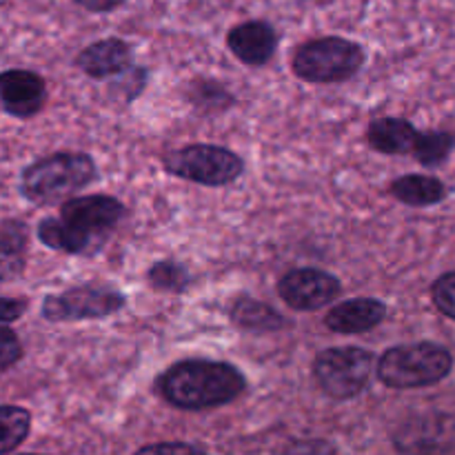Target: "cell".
<instances>
[{"instance_id":"1","label":"cell","mask_w":455,"mask_h":455,"mask_svg":"<svg viewBox=\"0 0 455 455\" xmlns=\"http://www.w3.org/2000/svg\"><path fill=\"white\" fill-rule=\"evenodd\" d=\"M156 389L178 409H213L229 404L247 389L243 373L216 360H182L156 380Z\"/></svg>"},{"instance_id":"2","label":"cell","mask_w":455,"mask_h":455,"mask_svg":"<svg viewBox=\"0 0 455 455\" xmlns=\"http://www.w3.org/2000/svg\"><path fill=\"white\" fill-rule=\"evenodd\" d=\"M96 178V164L87 154H53L36 160L20 180L22 196L36 204H53L71 198Z\"/></svg>"},{"instance_id":"3","label":"cell","mask_w":455,"mask_h":455,"mask_svg":"<svg viewBox=\"0 0 455 455\" xmlns=\"http://www.w3.org/2000/svg\"><path fill=\"white\" fill-rule=\"evenodd\" d=\"M449 349L435 342L391 347L378 360V378L391 389H422L444 380L451 373Z\"/></svg>"},{"instance_id":"4","label":"cell","mask_w":455,"mask_h":455,"mask_svg":"<svg viewBox=\"0 0 455 455\" xmlns=\"http://www.w3.org/2000/svg\"><path fill=\"white\" fill-rule=\"evenodd\" d=\"M364 62L360 44L338 36L315 38L302 44L293 56V74L305 83L329 84L354 78Z\"/></svg>"},{"instance_id":"5","label":"cell","mask_w":455,"mask_h":455,"mask_svg":"<svg viewBox=\"0 0 455 455\" xmlns=\"http://www.w3.org/2000/svg\"><path fill=\"white\" fill-rule=\"evenodd\" d=\"M164 172L204 187H222L243 176L244 163L225 147L189 145L164 158Z\"/></svg>"},{"instance_id":"6","label":"cell","mask_w":455,"mask_h":455,"mask_svg":"<svg viewBox=\"0 0 455 455\" xmlns=\"http://www.w3.org/2000/svg\"><path fill=\"white\" fill-rule=\"evenodd\" d=\"M373 355L360 347H331L315 355L314 378L336 400H349L367 387Z\"/></svg>"},{"instance_id":"7","label":"cell","mask_w":455,"mask_h":455,"mask_svg":"<svg viewBox=\"0 0 455 455\" xmlns=\"http://www.w3.org/2000/svg\"><path fill=\"white\" fill-rule=\"evenodd\" d=\"M124 307L123 293L105 287H74L47 296L43 315L52 323H76V320H100Z\"/></svg>"},{"instance_id":"8","label":"cell","mask_w":455,"mask_h":455,"mask_svg":"<svg viewBox=\"0 0 455 455\" xmlns=\"http://www.w3.org/2000/svg\"><path fill=\"white\" fill-rule=\"evenodd\" d=\"M278 293L291 309L315 311L340 296V280L323 269H293L280 278Z\"/></svg>"},{"instance_id":"9","label":"cell","mask_w":455,"mask_h":455,"mask_svg":"<svg viewBox=\"0 0 455 455\" xmlns=\"http://www.w3.org/2000/svg\"><path fill=\"white\" fill-rule=\"evenodd\" d=\"M123 213V203L111 196H80L62 204L60 218L96 240L109 234L120 222Z\"/></svg>"},{"instance_id":"10","label":"cell","mask_w":455,"mask_h":455,"mask_svg":"<svg viewBox=\"0 0 455 455\" xmlns=\"http://www.w3.org/2000/svg\"><path fill=\"white\" fill-rule=\"evenodd\" d=\"M395 444L407 455H444L455 451V420L447 416L420 418L400 429Z\"/></svg>"},{"instance_id":"11","label":"cell","mask_w":455,"mask_h":455,"mask_svg":"<svg viewBox=\"0 0 455 455\" xmlns=\"http://www.w3.org/2000/svg\"><path fill=\"white\" fill-rule=\"evenodd\" d=\"M47 98L44 80L27 69H7L0 74V100L16 118H31L38 114Z\"/></svg>"},{"instance_id":"12","label":"cell","mask_w":455,"mask_h":455,"mask_svg":"<svg viewBox=\"0 0 455 455\" xmlns=\"http://www.w3.org/2000/svg\"><path fill=\"white\" fill-rule=\"evenodd\" d=\"M227 47L244 65L262 67L274 58L278 49V34L265 20L240 22L227 34Z\"/></svg>"},{"instance_id":"13","label":"cell","mask_w":455,"mask_h":455,"mask_svg":"<svg viewBox=\"0 0 455 455\" xmlns=\"http://www.w3.org/2000/svg\"><path fill=\"white\" fill-rule=\"evenodd\" d=\"M387 318V305L376 298H355L333 307L324 318V327L333 333L358 336L371 331Z\"/></svg>"},{"instance_id":"14","label":"cell","mask_w":455,"mask_h":455,"mask_svg":"<svg viewBox=\"0 0 455 455\" xmlns=\"http://www.w3.org/2000/svg\"><path fill=\"white\" fill-rule=\"evenodd\" d=\"M76 65L92 78L118 76L132 65V47L120 38H102L84 47L76 58Z\"/></svg>"},{"instance_id":"15","label":"cell","mask_w":455,"mask_h":455,"mask_svg":"<svg viewBox=\"0 0 455 455\" xmlns=\"http://www.w3.org/2000/svg\"><path fill=\"white\" fill-rule=\"evenodd\" d=\"M418 136V129L404 118H378L367 129L371 149L387 156L413 154Z\"/></svg>"},{"instance_id":"16","label":"cell","mask_w":455,"mask_h":455,"mask_svg":"<svg viewBox=\"0 0 455 455\" xmlns=\"http://www.w3.org/2000/svg\"><path fill=\"white\" fill-rule=\"evenodd\" d=\"M391 196L409 207H431L447 198V187L443 180L434 176H422V173H411L391 182Z\"/></svg>"},{"instance_id":"17","label":"cell","mask_w":455,"mask_h":455,"mask_svg":"<svg viewBox=\"0 0 455 455\" xmlns=\"http://www.w3.org/2000/svg\"><path fill=\"white\" fill-rule=\"evenodd\" d=\"M38 238L49 249L62 253H83L93 243L92 235L83 234V231L76 229L74 225H69L62 218H44L38 225Z\"/></svg>"},{"instance_id":"18","label":"cell","mask_w":455,"mask_h":455,"mask_svg":"<svg viewBox=\"0 0 455 455\" xmlns=\"http://www.w3.org/2000/svg\"><path fill=\"white\" fill-rule=\"evenodd\" d=\"M231 320L238 324L240 329L247 331H278L283 329L284 318L274 309V307L265 305V302L251 300V298H240L234 307H231Z\"/></svg>"},{"instance_id":"19","label":"cell","mask_w":455,"mask_h":455,"mask_svg":"<svg viewBox=\"0 0 455 455\" xmlns=\"http://www.w3.org/2000/svg\"><path fill=\"white\" fill-rule=\"evenodd\" d=\"M31 429V413L13 404H0V455L16 451Z\"/></svg>"},{"instance_id":"20","label":"cell","mask_w":455,"mask_h":455,"mask_svg":"<svg viewBox=\"0 0 455 455\" xmlns=\"http://www.w3.org/2000/svg\"><path fill=\"white\" fill-rule=\"evenodd\" d=\"M455 147V138L447 132H427L418 136L416 149L413 156L418 158V163H422L425 167H435V164L444 163L447 156L451 154Z\"/></svg>"},{"instance_id":"21","label":"cell","mask_w":455,"mask_h":455,"mask_svg":"<svg viewBox=\"0 0 455 455\" xmlns=\"http://www.w3.org/2000/svg\"><path fill=\"white\" fill-rule=\"evenodd\" d=\"M147 278H149L151 287L169 293H180L189 284V274H187L185 267L172 260L156 262L149 274H147Z\"/></svg>"},{"instance_id":"22","label":"cell","mask_w":455,"mask_h":455,"mask_svg":"<svg viewBox=\"0 0 455 455\" xmlns=\"http://www.w3.org/2000/svg\"><path fill=\"white\" fill-rule=\"evenodd\" d=\"M22 244L25 240H0V283L16 278L25 269Z\"/></svg>"},{"instance_id":"23","label":"cell","mask_w":455,"mask_h":455,"mask_svg":"<svg viewBox=\"0 0 455 455\" xmlns=\"http://www.w3.org/2000/svg\"><path fill=\"white\" fill-rule=\"evenodd\" d=\"M431 296H434L435 307L447 318L455 320V271H449L435 280L434 287H431Z\"/></svg>"},{"instance_id":"24","label":"cell","mask_w":455,"mask_h":455,"mask_svg":"<svg viewBox=\"0 0 455 455\" xmlns=\"http://www.w3.org/2000/svg\"><path fill=\"white\" fill-rule=\"evenodd\" d=\"M22 358V345L16 333L0 324V371L13 367Z\"/></svg>"},{"instance_id":"25","label":"cell","mask_w":455,"mask_h":455,"mask_svg":"<svg viewBox=\"0 0 455 455\" xmlns=\"http://www.w3.org/2000/svg\"><path fill=\"white\" fill-rule=\"evenodd\" d=\"M196 84H198V87L204 92V96H200V93H191V100H194L196 105L207 107L209 111L218 109V107L229 105L231 96L218 83H196Z\"/></svg>"},{"instance_id":"26","label":"cell","mask_w":455,"mask_h":455,"mask_svg":"<svg viewBox=\"0 0 455 455\" xmlns=\"http://www.w3.org/2000/svg\"><path fill=\"white\" fill-rule=\"evenodd\" d=\"M133 455H209L200 447L187 443H158V444H147V447L138 449Z\"/></svg>"},{"instance_id":"27","label":"cell","mask_w":455,"mask_h":455,"mask_svg":"<svg viewBox=\"0 0 455 455\" xmlns=\"http://www.w3.org/2000/svg\"><path fill=\"white\" fill-rule=\"evenodd\" d=\"M27 309V300L16 298H0V323H13L20 318Z\"/></svg>"},{"instance_id":"28","label":"cell","mask_w":455,"mask_h":455,"mask_svg":"<svg viewBox=\"0 0 455 455\" xmlns=\"http://www.w3.org/2000/svg\"><path fill=\"white\" fill-rule=\"evenodd\" d=\"M76 3H78L80 7L87 9V12L102 13V12H114V9L120 7L124 0H76Z\"/></svg>"},{"instance_id":"29","label":"cell","mask_w":455,"mask_h":455,"mask_svg":"<svg viewBox=\"0 0 455 455\" xmlns=\"http://www.w3.org/2000/svg\"><path fill=\"white\" fill-rule=\"evenodd\" d=\"M25 455H36V453H25Z\"/></svg>"}]
</instances>
